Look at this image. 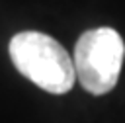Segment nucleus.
I'll return each instance as SVG.
<instances>
[{
	"label": "nucleus",
	"mask_w": 125,
	"mask_h": 123,
	"mask_svg": "<svg viewBox=\"0 0 125 123\" xmlns=\"http://www.w3.org/2000/svg\"><path fill=\"white\" fill-rule=\"evenodd\" d=\"M10 59L16 68L51 94H66L76 78L74 62L64 47L39 31H21L10 41Z\"/></svg>",
	"instance_id": "1"
},
{
	"label": "nucleus",
	"mask_w": 125,
	"mask_h": 123,
	"mask_svg": "<svg viewBox=\"0 0 125 123\" xmlns=\"http://www.w3.org/2000/svg\"><path fill=\"white\" fill-rule=\"evenodd\" d=\"M125 57V43L111 27H96L80 35L72 62L82 88L94 96L113 90Z\"/></svg>",
	"instance_id": "2"
}]
</instances>
